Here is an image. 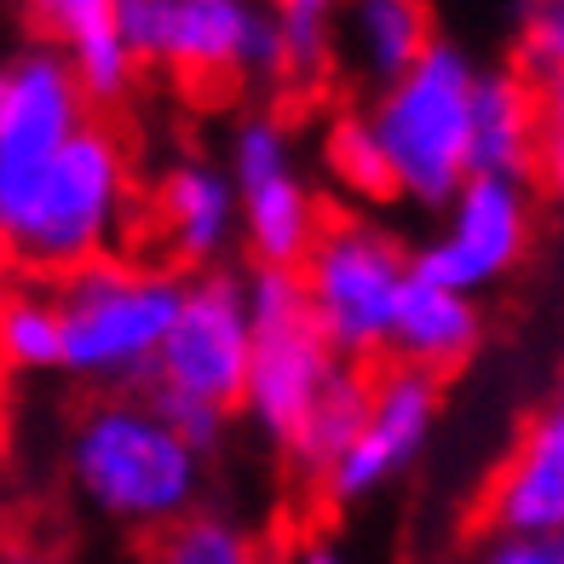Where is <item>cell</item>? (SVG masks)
I'll return each instance as SVG.
<instances>
[{"label":"cell","mask_w":564,"mask_h":564,"mask_svg":"<svg viewBox=\"0 0 564 564\" xmlns=\"http://www.w3.org/2000/svg\"><path fill=\"white\" fill-rule=\"evenodd\" d=\"M139 214L133 156L98 116L64 144L0 150V248L30 276H69L110 260Z\"/></svg>","instance_id":"cell-1"},{"label":"cell","mask_w":564,"mask_h":564,"mask_svg":"<svg viewBox=\"0 0 564 564\" xmlns=\"http://www.w3.org/2000/svg\"><path fill=\"white\" fill-rule=\"evenodd\" d=\"M64 473L82 507L133 535L173 530L208 490V455L185 444V432L144 392L93 398L64 438Z\"/></svg>","instance_id":"cell-2"},{"label":"cell","mask_w":564,"mask_h":564,"mask_svg":"<svg viewBox=\"0 0 564 564\" xmlns=\"http://www.w3.org/2000/svg\"><path fill=\"white\" fill-rule=\"evenodd\" d=\"M53 300L64 328L58 375L82 380L93 392H144L178 317V300H185V276L173 265L110 253V260L58 276Z\"/></svg>","instance_id":"cell-3"},{"label":"cell","mask_w":564,"mask_h":564,"mask_svg":"<svg viewBox=\"0 0 564 564\" xmlns=\"http://www.w3.org/2000/svg\"><path fill=\"white\" fill-rule=\"evenodd\" d=\"M473 87H478L473 53L438 35L415 58V69H403L392 87L369 93V110H357L380 162H387L398 202L444 208L473 178Z\"/></svg>","instance_id":"cell-4"},{"label":"cell","mask_w":564,"mask_h":564,"mask_svg":"<svg viewBox=\"0 0 564 564\" xmlns=\"http://www.w3.org/2000/svg\"><path fill=\"white\" fill-rule=\"evenodd\" d=\"M248 387V294L242 276L202 271L185 282L178 317L162 340V357L144 380V398L185 432V444L214 455L242 409Z\"/></svg>","instance_id":"cell-5"},{"label":"cell","mask_w":564,"mask_h":564,"mask_svg":"<svg viewBox=\"0 0 564 564\" xmlns=\"http://www.w3.org/2000/svg\"><path fill=\"white\" fill-rule=\"evenodd\" d=\"M409 271H415L409 248L380 219L346 214L317 230V242L305 248L294 276H300V294H305V312H312L317 335L328 340V351L340 364L364 369L387 351Z\"/></svg>","instance_id":"cell-6"},{"label":"cell","mask_w":564,"mask_h":564,"mask_svg":"<svg viewBox=\"0 0 564 564\" xmlns=\"http://www.w3.org/2000/svg\"><path fill=\"white\" fill-rule=\"evenodd\" d=\"M121 41L139 69L150 64L191 87L282 75L265 0H121Z\"/></svg>","instance_id":"cell-7"},{"label":"cell","mask_w":564,"mask_h":564,"mask_svg":"<svg viewBox=\"0 0 564 564\" xmlns=\"http://www.w3.org/2000/svg\"><path fill=\"white\" fill-rule=\"evenodd\" d=\"M242 294H248V387L237 415H248V426L271 449H282L305 421V409L317 403V392L328 387V375L340 369V357L317 335L294 271L253 265L242 276Z\"/></svg>","instance_id":"cell-8"},{"label":"cell","mask_w":564,"mask_h":564,"mask_svg":"<svg viewBox=\"0 0 564 564\" xmlns=\"http://www.w3.org/2000/svg\"><path fill=\"white\" fill-rule=\"evenodd\" d=\"M225 173L230 196H237V242L248 248V260L294 271L305 248L317 242V230L328 225V208L300 162L289 121L271 110L242 116L225 144Z\"/></svg>","instance_id":"cell-9"},{"label":"cell","mask_w":564,"mask_h":564,"mask_svg":"<svg viewBox=\"0 0 564 564\" xmlns=\"http://www.w3.org/2000/svg\"><path fill=\"white\" fill-rule=\"evenodd\" d=\"M530 237H535V202L524 178L473 173L438 208V230L409 253V265L426 282H444V289L478 300L484 289H496L524 265Z\"/></svg>","instance_id":"cell-10"},{"label":"cell","mask_w":564,"mask_h":564,"mask_svg":"<svg viewBox=\"0 0 564 564\" xmlns=\"http://www.w3.org/2000/svg\"><path fill=\"white\" fill-rule=\"evenodd\" d=\"M444 421V380L392 364L387 375H369V409L357 421L351 444L340 460L323 473V501L335 507H364L375 496H387L398 478L421 467V455L432 449V432Z\"/></svg>","instance_id":"cell-11"},{"label":"cell","mask_w":564,"mask_h":564,"mask_svg":"<svg viewBox=\"0 0 564 564\" xmlns=\"http://www.w3.org/2000/svg\"><path fill=\"white\" fill-rule=\"evenodd\" d=\"M490 535H564V392L519 426L484 484Z\"/></svg>","instance_id":"cell-12"},{"label":"cell","mask_w":564,"mask_h":564,"mask_svg":"<svg viewBox=\"0 0 564 564\" xmlns=\"http://www.w3.org/2000/svg\"><path fill=\"white\" fill-rule=\"evenodd\" d=\"M150 225L178 265H219L237 242V196H230L225 162L196 156V150L173 156L150 185Z\"/></svg>","instance_id":"cell-13"},{"label":"cell","mask_w":564,"mask_h":564,"mask_svg":"<svg viewBox=\"0 0 564 564\" xmlns=\"http://www.w3.org/2000/svg\"><path fill=\"white\" fill-rule=\"evenodd\" d=\"M438 41L432 23V0H346L335 23V58L340 75L364 93L392 87L403 69H415V58Z\"/></svg>","instance_id":"cell-14"},{"label":"cell","mask_w":564,"mask_h":564,"mask_svg":"<svg viewBox=\"0 0 564 564\" xmlns=\"http://www.w3.org/2000/svg\"><path fill=\"white\" fill-rule=\"evenodd\" d=\"M30 23L41 30V46L75 69V82L93 105H116L133 87V53L121 41V0H23Z\"/></svg>","instance_id":"cell-15"},{"label":"cell","mask_w":564,"mask_h":564,"mask_svg":"<svg viewBox=\"0 0 564 564\" xmlns=\"http://www.w3.org/2000/svg\"><path fill=\"white\" fill-rule=\"evenodd\" d=\"M478 346H484V312H478V300L409 271L403 300H398V317H392V335H387L392 364L444 380L460 364H473Z\"/></svg>","instance_id":"cell-16"},{"label":"cell","mask_w":564,"mask_h":564,"mask_svg":"<svg viewBox=\"0 0 564 564\" xmlns=\"http://www.w3.org/2000/svg\"><path fill=\"white\" fill-rule=\"evenodd\" d=\"M473 173H484V178H530L535 173V82H524L519 69H478Z\"/></svg>","instance_id":"cell-17"},{"label":"cell","mask_w":564,"mask_h":564,"mask_svg":"<svg viewBox=\"0 0 564 564\" xmlns=\"http://www.w3.org/2000/svg\"><path fill=\"white\" fill-rule=\"evenodd\" d=\"M364 409H369V375L351 369V364H340L335 375H328V387L317 392V403L305 409V421L294 426V438L282 444L289 467H294L300 478L323 484V473L335 467L340 449L351 444V432H357V421H364Z\"/></svg>","instance_id":"cell-18"},{"label":"cell","mask_w":564,"mask_h":564,"mask_svg":"<svg viewBox=\"0 0 564 564\" xmlns=\"http://www.w3.org/2000/svg\"><path fill=\"white\" fill-rule=\"evenodd\" d=\"M58 364H64V328L53 289H35V282L0 289V369L35 380L58 375Z\"/></svg>","instance_id":"cell-19"},{"label":"cell","mask_w":564,"mask_h":564,"mask_svg":"<svg viewBox=\"0 0 564 564\" xmlns=\"http://www.w3.org/2000/svg\"><path fill=\"white\" fill-rule=\"evenodd\" d=\"M150 564H265V547L242 519L196 507L191 519H178L173 530L156 535Z\"/></svg>","instance_id":"cell-20"},{"label":"cell","mask_w":564,"mask_h":564,"mask_svg":"<svg viewBox=\"0 0 564 564\" xmlns=\"http://www.w3.org/2000/svg\"><path fill=\"white\" fill-rule=\"evenodd\" d=\"M346 0H271V30H276V53H282V75H312L328 69L335 58V23H340Z\"/></svg>","instance_id":"cell-21"},{"label":"cell","mask_w":564,"mask_h":564,"mask_svg":"<svg viewBox=\"0 0 564 564\" xmlns=\"http://www.w3.org/2000/svg\"><path fill=\"white\" fill-rule=\"evenodd\" d=\"M323 167L357 202H392V178H387V162H380V150L369 139L364 116L328 121V133H323Z\"/></svg>","instance_id":"cell-22"},{"label":"cell","mask_w":564,"mask_h":564,"mask_svg":"<svg viewBox=\"0 0 564 564\" xmlns=\"http://www.w3.org/2000/svg\"><path fill=\"white\" fill-rule=\"evenodd\" d=\"M535 173L564 202V69L535 82Z\"/></svg>","instance_id":"cell-23"},{"label":"cell","mask_w":564,"mask_h":564,"mask_svg":"<svg viewBox=\"0 0 564 564\" xmlns=\"http://www.w3.org/2000/svg\"><path fill=\"white\" fill-rule=\"evenodd\" d=\"M467 564H564V535H484Z\"/></svg>","instance_id":"cell-24"},{"label":"cell","mask_w":564,"mask_h":564,"mask_svg":"<svg viewBox=\"0 0 564 564\" xmlns=\"http://www.w3.org/2000/svg\"><path fill=\"white\" fill-rule=\"evenodd\" d=\"M282 564H351V553L340 542H328V535H305V542L282 553Z\"/></svg>","instance_id":"cell-25"},{"label":"cell","mask_w":564,"mask_h":564,"mask_svg":"<svg viewBox=\"0 0 564 564\" xmlns=\"http://www.w3.org/2000/svg\"><path fill=\"white\" fill-rule=\"evenodd\" d=\"M0 564H64V558L58 553H41V547H12Z\"/></svg>","instance_id":"cell-26"},{"label":"cell","mask_w":564,"mask_h":564,"mask_svg":"<svg viewBox=\"0 0 564 564\" xmlns=\"http://www.w3.org/2000/svg\"><path fill=\"white\" fill-rule=\"evenodd\" d=\"M535 7H553V12H564V0H524V12H535Z\"/></svg>","instance_id":"cell-27"},{"label":"cell","mask_w":564,"mask_h":564,"mask_svg":"<svg viewBox=\"0 0 564 564\" xmlns=\"http://www.w3.org/2000/svg\"><path fill=\"white\" fill-rule=\"evenodd\" d=\"M7 265H12V260H7V248H0V289H7Z\"/></svg>","instance_id":"cell-28"},{"label":"cell","mask_w":564,"mask_h":564,"mask_svg":"<svg viewBox=\"0 0 564 564\" xmlns=\"http://www.w3.org/2000/svg\"><path fill=\"white\" fill-rule=\"evenodd\" d=\"M0 98H7V58H0Z\"/></svg>","instance_id":"cell-29"},{"label":"cell","mask_w":564,"mask_h":564,"mask_svg":"<svg viewBox=\"0 0 564 564\" xmlns=\"http://www.w3.org/2000/svg\"><path fill=\"white\" fill-rule=\"evenodd\" d=\"M432 564H444V558H432Z\"/></svg>","instance_id":"cell-30"}]
</instances>
